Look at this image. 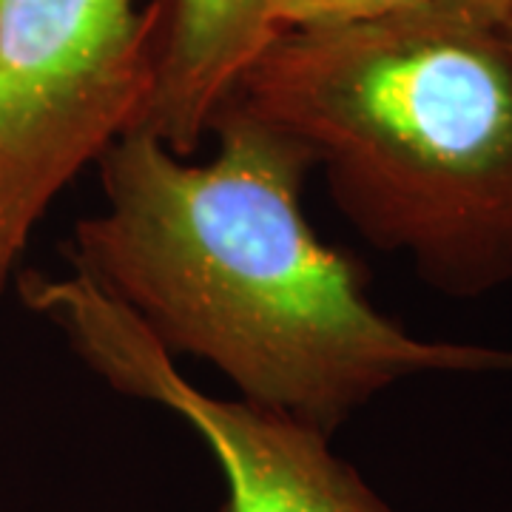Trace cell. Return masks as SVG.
<instances>
[{
	"mask_svg": "<svg viewBox=\"0 0 512 512\" xmlns=\"http://www.w3.org/2000/svg\"><path fill=\"white\" fill-rule=\"evenodd\" d=\"M217 154L191 163L128 131L100 163L103 208L74 225L69 268L160 345L197 356L237 399L333 433L421 373L512 370V350L430 342L382 313L362 265L313 231V171L291 134L225 103Z\"/></svg>",
	"mask_w": 512,
	"mask_h": 512,
	"instance_id": "obj_1",
	"label": "cell"
},
{
	"mask_svg": "<svg viewBox=\"0 0 512 512\" xmlns=\"http://www.w3.org/2000/svg\"><path fill=\"white\" fill-rule=\"evenodd\" d=\"M291 134L345 220L424 285L512 282V52L430 0L276 35L225 100Z\"/></svg>",
	"mask_w": 512,
	"mask_h": 512,
	"instance_id": "obj_2",
	"label": "cell"
},
{
	"mask_svg": "<svg viewBox=\"0 0 512 512\" xmlns=\"http://www.w3.org/2000/svg\"><path fill=\"white\" fill-rule=\"evenodd\" d=\"M154 83L137 0H0V299L37 222L134 131Z\"/></svg>",
	"mask_w": 512,
	"mask_h": 512,
	"instance_id": "obj_3",
	"label": "cell"
},
{
	"mask_svg": "<svg viewBox=\"0 0 512 512\" xmlns=\"http://www.w3.org/2000/svg\"><path fill=\"white\" fill-rule=\"evenodd\" d=\"M20 302L49 319L114 390L171 410L225 478V512H396L339 458L330 436L288 413L205 393L131 313L77 271L20 274Z\"/></svg>",
	"mask_w": 512,
	"mask_h": 512,
	"instance_id": "obj_4",
	"label": "cell"
},
{
	"mask_svg": "<svg viewBox=\"0 0 512 512\" xmlns=\"http://www.w3.org/2000/svg\"><path fill=\"white\" fill-rule=\"evenodd\" d=\"M154 83L134 131L191 157L239 77L274 40L265 0H148Z\"/></svg>",
	"mask_w": 512,
	"mask_h": 512,
	"instance_id": "obj_5",
	"label": "cell"
},
{
	"mask_svg": "<svg viewBox=\"0 0 512 512\" xmlns=\"http://www.w3.org/2000/svg\"><path fill=\"white\" fill-rule=\"evenodd\" d=\"M421 3L427 0H265V9L274 35H282L376 20L404 9H416Z\"/></svg>",
	"mask_w": 512,
	"mask_h": 512,
	"instance_id": "obj_6",
	"label": "cell"
},
{
	"mask_svg": "<svg viewBox=\"0 0 512 512\" xmlns=\"http://www.w3.org/2000/svg\"><path fill=\"white\" fill-rule=\"evenodd\" d=\"M433 6H439L450 15H458L464 20H473L481 26H493L498 29L507 12H510L512 0H430Z\"/></svg>",
	"mask_w": 512,
	"mask_h": 512,
	"instance_id": "obj_7",
	"label": "cell"
},
{
	"mask_svg": "<svg viewBox=\"0 0 512 512\" xmlns=\"http://www.w3.org/2000/svg\"><path fill=\"white\" fill-rule=\"evenodd\" d=\"M498 29H501V37H504V43L510 46V52H512V6H510V12H507V18H504V23H501Z\"/></svg>",
	"mask_w": 512,
	"mask_h": 512,
	"instance_id": "obj_8",
	"label": "cell"
}]
</instances>
